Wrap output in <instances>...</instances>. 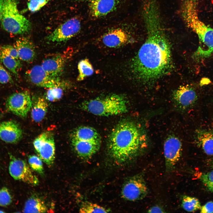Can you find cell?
<instances>
[{"label":"cell","instance_id":"obj_13","mask_svg":"<svg viewBox=\"0 0 213 213\" xmlns=\"http://www.w3.org/2000/svg\"><path fill=\"white\" fill-rule=\"evenodd\" d=\"M182 143L177 137L171 135L164 144V154L166 170L170 172L175 168L181 156Z\"/></svg>","mask_w":213,"mask_h":213},{"label":"cell","instance_id":"obj_33","mask_svg":"<svg viewBox=\"0 0 213 213\" xmlns=\"http://www.w3.org/2000/svg\"><path fill=\"white\" fill-rule=\"evenodd\" d=\"M0 49L11 57L15 59H19L17 50L14 46L4 45L1 46Z\"/></svg>","mask_w":213,"mask_h":213},{"label":"cell","instance_id":"obj_35","mask_svg":"<svg viewBox=\"0 0 213 213\" xmlns=\"http://www.w3.org/2000/svg\"><path fill=\"white\" fill-rule=\"evenodd\" d=\"M149 213H163L164 212L163 210L161 207L158 206H153L148 210Z\"/></svg>","mask_w":213,"mask_h":213},{"label":"cell","instance_id":"obj_34","mask_svg":"<svg viewBox=\"0 0 213 213\" xmlns=\"http://www.w3.org/2000/svg\"><path fill=\"white\" fill-rule=\"evenodd\" d=\"M200 209L201 213H213V201L208 202L201 206Z\"/></svg>","mask_w":213,"mask_h":213},{"label":"cell","instance_id":"obj_17","mask_svg":"<svg viewBox=\"0 0 213 213\" xmlns=\"http://www.w3.org/2000/svg\"><path fill=\"white\" fill-rule=\"evenodd\" d=\"M22 135V130L16 122L10 120L0 123V138L4 141L15 143L21 140Z\"/></svg>","mask_w":213,"mask_h":213},{"label":"cell","instance_id":"obj_15","mask_svg":"<svg viewBox=\"0 0 213 213\" xmlns=\"http://www.w3.org/2000/svg\"><path fill=\"white\" fill-rule=\"evenodd\" d=\"M69 55L66 52H64L47 58L43 61L41 66L50 75L55 78H59L69 57Z\"/></svg>","mask_w":213,"mask_h":213},{"label":"cell","instance_id":"obj_9","mask_svg":"<svg viewBox=\"0 0 213 213\" xmlns=\"http://www.w3.org/2000/svg\"><path fill=\"white\" fill-rule=\"evenodd\" d=\"M32 106L30 96L27 91L11 94L7 98L5 104L8 111L23 118L27 116Z\"/></svg>","mask_w":213,"mask_h":213},{"label":"cell","instance_id":"obj_16","mask_svg":"<svg viewBox=\"0 0 213 213\" xmlns=\"http://www.w3.org/2000/svg\"><path fill=\"white\" fill-rule=\"evenodd\" d=\"M121 0H90V14L93 18L104 16L116 9Z\"/></svg>","mask_w":213,"mask_h":213},{"label":"cell","instance_id":"obj_3","mask_svg":"<svg viewBox=\"0 0 213 213\" xmlns=\"http://www.w3.org/2000/svg\"><path fill=\"white\" fill-rule=\"evenodd\" d=\"M198 5V0H187L183 7V16L188 26L198 36L197 52L202 55H209L213 53V28L200 19Z\"/></svg>","mask_w":213,"mask_h":213},{"label":"cell","instance_id":"obj_30","mask_svg":"<svg viewBox=\"0 0 213 213\" xmlns=\"http://www.w3.org/2000/svg\"><path fill=\"white\" fill-rule=\"evenodd\" d=\"M50 0H28L27 6L31 12H37L44 6Z\"/></svg>","mask_w":213,"mask_h":213},{"label":"cell","instance_id":"obj_22","mask_svg":"<svg viewBox=\"0 0 213 213\" xmlns=\"http://www.w3.org/2000/svg\"><path fill=\"white\" fill-rule=\"evenodd\" d=\"M0 62L16 78L19 77V71L22 64L19 59L11 57L0 49Z\"/></svg>","mask_w":213,"mask_h":213},{"label":"cell","instance_id":"obj_32","mask_svg":"<svg viewBox=\"0 0 213 213\" xmlns=\"http://www.w3.org/2000/svg\"><path fill=\"white\" fill-rule=\"evenodd\" d=\"M13 83V81L10 74L0 62V83L5 84Z\"/></svg>","mask_w":213,"mask_h":213},{"label":"cell","instance_id":"obj_4","mask_svg":"<svg viewBox=\"0 0 213 213\" xmlns=\"http://www.w3.org/2000/svg\"><path fill=\"white\" fill-rule=\"evenodd\" d=\"M80 106L83 110L95 115L107 117L127 112L128 101L123 95L112 94L85 101Z\"/></svg>","mask_w":213,"mask_h":213},{"label":"cell","instance_id":"obj_18","mask_svg":"<svg viewBox=\"0 0 213 213\" xmlns=\"http://www.w3.org/2000/svg\"><path fill=\"white\" fill-rule=\"evenodd\" d=\"M129 40L128 34L121 28L111 30L105 33L102 37L104 44L110 48L120 47L128 43Z\"/></svg>","mask_w":213,"mask_h":213},{"label":"cell","instance_id":"obj_25","mask_svg":"<svg viewBox=\"0 0 213 213\" xmlns=\"http://www.w3.org/2000/svg\"><path fill=\"white\" fill-rule=\"evenodd\" d=\"M182 206L185 210L190 212H194L200 209L201 207L198 199L188 196H184L183 197Z\"/></svg>","mask_w":213,"mask_h":213},{"label":"cell","instance_id":"obj_7","mask_svg":"<svg viewBox=\"0 0 213 213\" xmlns=\"http://www.w3.org/2000/svg\"><path fill=\"white\" fill-rule=\"evenodd\" d=\"M35 149L40 158L50 167L54 163L55 158V146L52 133L44 132L39 135L33 141Z\"/></svg>","mask_w":213,"mask_h":213},{"label":"cell","instance_id":"obj_27","mask_svg":"<svg viewBox=\"0 0 213 213\" xmlns=\"http://www.w3.org/2000/svg\"><path fill=\"white\" fill-rule=\"evenodd\" d=\"M28 164L32 170L39 174L43 175L44 173L42 160L39 156L30 155L28 157Z\"/></svg>","mask_w":213,"mask_h":213},{"label":"cell","instance_id":"obj_24","mask_svg":"<svg viewBox=\"0 0 213 213\" xmlns=\"http://www.w3.org/2000/svg\"><path fill=\"white\" fill-rule=\"evenodd\" d=\"M79 74L77 80L78 81L83 80L86 77L91 75L94 70L93 66L87 59L81 60L78 66Z\"/></svg>","mask_w":213,"mask_h":213},{"label":"cell","instance_id":"obj_28","mask_svg":"<svg viewBox=\"0 0 213 213\" xmlns=\"http://www.w3.org/2000/svg\"><path fill=\"white\" fill-rule=\"evenodd\" d=\"M12 201V196L7 187H4L0 189V206L5 207L9 206Z\"/></svg>","mask_w":213,"mask_h":213},{"label":"cell","instance_id":"obj_8","mask_svg":"<svg viewBox=\"0 0 213 213\" xmlns=\"http://www.w3.org/2000/svg\"><path fill=\"white\" fill-rule=\"evenodd\" d=\"M9 173L16 180L22 181L33 185H38V179L33 173L29 164L24 160L9 154Z\"/></svg>","mask_w":213,"mask_h":213},{"label":"cell","instance_id":"obj_20","mask_svg":"<svg viewBox=\"0 0 213 213\" xmlns=\"http://www.w3.org/2000/svg\"><path fill=\"white\" fill-rule=\"evenodd\" d=\"M195 140L205 154L213 155V132L207 130L198 129L195 133Z\"/></svg>","mask_w":213,"mask_h":213},{"label":"cell","instance_id":"obj_29","mask_svg":"<svg viewBox=\"0 0 213 213\" xmlns=\"http://www.w3.org/2000/svg\"><path fill=\"white\" fill-rule=\"evenodd\" d=\"M199 178L207 188L213 192V170L201 174Z\"/></svg>","mask_w":213,"mask_h":213},{"label":"cell","instance_id":"obj_1","mask_svg":"<svg viewBox=\"0 0 213 213\" xmlns=\"http://www.w3.org/2000/svg\"><path fill=\"white\" fill-rule=\"evenodd\" d=\"M148 19L147 38L130 64L135 78L146 83L163 76L172 65L171 47L167 38L157 24V19Z\"/></svg>","mask_w":213,"mask_h":213},{"label":"cell","instance_id":"obj_21","mask_svg":"<svg viewBox=\"0 0 213 213\" xmlns=\"http://www.w3.org/2000/svg\"><path fill=\"white\" fill-rule=\"evenodd\" d=\"M47 208L44 201L39 197L33 196L26 201L23 209L24 213H45Z\"/></svg>","mask_w":213,"mask_h":213},{"label":"cell","instance_id":"obj_5","mask_svg":"<svg viewBox=\"0 0 213 213\" xmlns=\"http://www.w3.org/2000/svg\"><path fill=\"white\" fill-rule=\"evenodd\" d=\"M17 0H0V21L3 28L15 35L23 34L31 29L30 22L20 13Z\"/></svg>","mask_w":213,"mask_h":213},{"label":"cell","instance_id":"obj_14","mask_svg":"<svg viewBox=\"0 0 213 213\" xmlns=\"http://www.w3.org/2000/svg\"><path fill=\"white\" fill-rule=\"evenodd\" d=\"M195 91L188 85L180 86L175 90L172 95L173 102L178 109L184 110L193 104L197 99Z\"/></svg>","mask_w":213,"mask_h":213},{"label":"cell","instance_id":"obj_31","mask_svg":"<svg viewBox=\"0 0 213 213\" xmlns=\"http://www.w3.org/2000/svg\"><path fill=\"white\" fill-rule=\"evenodd\" d=\"M62 94L61 88L55 87L49 88L46 93V98L50 101H54L59 99Z\"/></svg>","mask_w":213,"mask_h":213},{"label":"cell","instance_id":"obj_2","mask_svg":"<svg viewBox=\"0 0 213 213\" xmlns=\"http://www.w3.org/2000/svg\"><path fill=\"white\" fill-rule=\"evenodd\" d=\"M140 131L133 122L124 121L118 123L109 136L108 147L110 154L118 162L136 156L145 148Z\"/></svg>","mask_w":213,"mask_h":213},{"label":"cell","instance_id":"obj_19","mask_svg":"<svg viewBox=\"0 0 213 213\" xmlns=\"http://www.w3.org/2000/svg\"><path fill=\"white\" fill-rule=\"evenodd\" d=\"M13 46L17 50L19 59L28 63L33 61L36 57L34 46L32 41L26 37L17 40Z\"/></svg>","mask_w":213,"mask_h":213},{"label":"cell","instance_id":"obj_26","mask_svg":"<svg viewBox=\"0 0 213 213\" xmlns=\"http://www.w3.org/2000/svg\"><path fill=\"white\" fill-rule=\"evenodd\" d=\"M110 211L97 204L88 202L83 203L79 209L80 212L83 213H108Z\"/></svg>","mask_w":213,"mask_h":213},{"label":"cell","instance_id":"obj_23","mask_svg":"<svg viewBox=\"0 0 213 213\" xmlns=\"http://www.w3.org/2000/svg\"><path fill=\"white\" fill-rule=\"evenodd\" d=\"M48 104L43 97H39L37 100L32 108L31 117L35 122H39L44 118L47 112Z\"/></svg>","mask_w":213,"mask_h":213},{"label":"cell","instance_id":"obj_10","mask_svg":"<svg viewBox=\"0 0 213 213\" xmlns=\"http://www.w3.org/2000/svg\"><path fill=\"white\" fill-rule=\"evenodd\" d=\"M81 27L80 20L75 17L61 24L46 38L48 41L60 42L68 40L76 35Z\"/></svg>","mask_w":213,"mask_h":213},{"label":"cell","instance_id":"obj_6","mask_svg":"<svg viewBox=\"0 0 213 213\" xmlns=\"http://www.w3.org/2000/svg\"><path fill=\"white\" fill-rule=\"evenodd\" d=\"M71 143L76 154L81 158L90 159L99 149L101 143L100 135L94 128L89 126L77 128L72 134Z\"/></svg>","mask_w":213,"mask_h":213},{"label":"cell","instance_id":"obj_11","mask_svg":"<svg viewBox=\"0 0 213 213\" xmlns=\"http://www.w3.org/2000/svg\"><path fill=\"white\" fill-rule=\"evenodd\" d=\"M148 189L145 180L141 175L134 176L129 180L124 185L121 194L123 198L130 201H135L145 198Z\"/></svg>","mask_w":213,"mask_h":213},{"label":"cell","instance_id":"obj_12","mask_svg":"<svg viewBox=\"0 0 213 213\" xmlns=\"http://www.w3.org/2000/svg\"><path fill=\"white\" fill-rule=\"evenodd\" d=\"M29 79L34 84L46 88H62L65 83L59 78L53 77L49 74L41 65L33 67L28 73Z\"/></svg>","mask_w":213,"mask_h":213},{"label":"cell","instance_id":"obj_36","mask_svg":"<svg viewBox=\"0 0 213 213\" xmlns=\"http://www.w3.org/2000/svg\"><path fill=\"white\" fill-rule=\"evenodd\" d=\"M76 0L78 1H86L87 0Z\"/></svg>","mask_w":213,"mask_h":213}]
</instances>
